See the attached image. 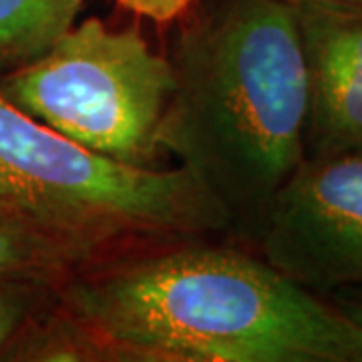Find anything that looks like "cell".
<instances>
[{"label":"cell","mask_w":362,"mask_h":362,"mask_svg":"<svg viewBox=\"0 0 362 362\" xmlns=\"http://www.w3.org/2000/svg\"><path fill=\"white\" fill-rule=\"evenodd\" d=\"M181 238L73 272L61 304L119 362H361L352 328L258 252Z\"/></svg>","instance_id":"obj_1"},{"label":"cell","mask_w":362,"mask_h":362,"mask_svg":"<svg viewBox=\"0 0 362 362\" xmlns=\"http://www.w3.org/2000/svg\"><path fill=\"white\" fill-rule=\"evenodd\" d=\"M171 45L175 87L157 131L173 157L254 242L306 161L308 77L288 0H199Z\"/></svg>","instance_id":"obj_2"},{"label":"cell","mask_w":362,"mask_h":362,"mask_svg":"<svg viewBox=\"0 0 362 362\" xmlns=\"http://www.w3.org/2000/svg\"><path fill=\"white\" fill-rule=\"evenodd\" d=\"M0 209L99 258L232 233L226 209L183 168H135L95 153L18 109L2 89Z\"/></svg>","instance_id":"obj_3"},{"label":"cell","mask_w":362,"mask_h":362,"mask_svg":"<svg viewBox=\"0 0 362 362\" xmlns=\"http://www.w3.org/2000/svg\"><path fill=\"white\" fill-rule=\"evenodd\" d=\"M175 87L168 54L133 26L75 23L35 61L0 75L6 99L95 153L161 168L157 131Z\"/></svg>","instance_id":"obj_4"},{"label":"cell","mask_w":362,"mask_h":362,"mask_svg":"<svg viewBox=\"0 0 362 362\" xmlns=\"http://www.w3.org/2000/svg\"><path fill=\"white\" fill-rule=\"evenodd\" d=\"M254 246L318 296L362 286V151L308 157L274 197Z\"/></svg>","instance_id":"obj_5"},{"label":"cell","mask_w":362,"mask_h":362,"mask_svg":"<svg viewBox=\"0 0 362 362\" xmlns=\"http://www.w3.org/2000/svg\"><path fill=\"white\" fill-rule=\"evenodd\" d=\"M308 77L306 159L362 151V4H294Z\"/></svg>","instance_id":"obj_6"},{"label":"cell","mask_w":362,"mask_h":362,"mask_svg":"<svg viewBox=\"0 0 362 362\" xmlns=\"http://www.w3.org/2000/svg\"><path fill=\"white\" fill-rule=\"evenodd\" d=\"M93 259L99 256L89 247L0 209V282H40L59 288Z\"/></svg>","instance_id":"obj_7"},{"label":"cell","mask_w":362,"mask_h":362,"mask_svg":"<svg viewBox=\"0 0 362 362\" xmlns=\"http://www.w3.org/2000/svg\"><path fill=\"white\" fill-rule=\"evenodd\" d=\"M0 361L119 362V356L90 326L63 306L57 294L18 330Z\"/></svg>","instance_id":"obj_8"},{"label":"cell","mask_w":362,"mask_h":362,"mask_svg":"<svg viewBox=\"0 0 362 362\" xmlns=\"http://www.w3.org/2000/svg\"><path fill=\"white\" fill-rule=\"evenodd\" d=\"M85 0H0V75L35 61L75 25Z\"/></svg>","instance_id":"obj_9"},{"label":"cell","mask_w":362,"mask_h":362,"mask_svg":"<svg viewBox=\"0 0 362 362\" xmlns=\"http://www.w3.org/2000/svg\"><path fill=\"white\" fill-rule=\"evenodd\" d=\"M57 290L40 282H0V356L18 330L57 298Z\"/></svg>","instance_id":"obj_10"},{"label":"cell","mask_w":362,"mask_h":362,"mask_svg":"<svg viewBox=\"0 0 362 362\" xmlns=\"http://www.w3.org/2000/svg\"><path fill=\"white\" fill-rule=\"evenodd\" d=\"M129 13L147 18L156 25H171L192 11L199 0H115Z\"/></svg>","instance_id":"obj_11"},{"label":"cell","mask_w":362,"mask_h":362,"mask_svg":"<svg viewBox=\"0 0 362 362\" xmlns=\"http://www.w3.org/2000/svg\"><path fill=\"white\" fill-rule=\"evenodd\" d=\"M330 308L349 324L358 340L362 362V286H340L322 294Z\"/></svg>","instance_id":"obj_12"},{"label":"cell","mask_w":362,"mask_h":362,"mask_svg":"<svg viewBox=\"0 0 362 362\" xmlns=\"http://www.w3.org/2000/svg\"><path fill=\"white\" fill-rule=\"evenodd\" d=\"M292 4H304V2H316V4H362V0H288Z\"/></svg>","instance_id":"obj_13"}]
</instances>
